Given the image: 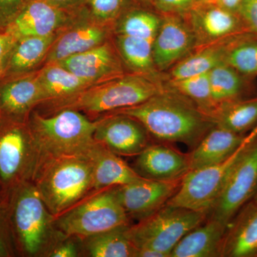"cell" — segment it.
<instances>
[{
    "instance_id": "1",
    "label": "cell",
    "mask_w": 257,
    "mask_h": 257,
    "mask_svg": "<svg viewBox=\"0 0 257 257\" xmlns=\"http://www.w3.org/2000/svg\"><path fill=\"white\" fill-rule=\"evenodd\" d=\"M111 114L138 120L162 143H182L192 149L215 126L212 116L194 101L165 87L148 100Z\"/></svg>"
},
{
    "instance_id": "2",
    "label": "cell",
    "mask_w": 257,
    "mask_h": 257,
    "mask_svg": "<svg viewBox=\"0 0 257 257\" xmlns=\"http://www.w3.org/2000/svg\"><path fill=\"white\" fill-rule=\"evenodd\" d=\"M52 116L37 111L29 114L28 124L35 155L40 152L46 160L85 156L96 143L94 135L98 120L90 121L79 111L65 109Z\"/></svg>"
},
{
    "instance_id": "3",
    "label": "cell",
    "mask_w": 257,
    "mask_h": 257,
    "mask_svg": "<svg viewBox=\"0 0 257 257\" xmlns=\"http://www.w3.org/2000/svg\"><path fill=\"white\" fill-rule=\"evenodd\" d=\"M165 88L160 80L131 72L94 84L78 94L49 101L54 110L71 109L89 114H101L141 104Z\"/></svg>"
},
{
    "instance_id": "4",
    "label": "cell",
    "mask_w": 257,
    "mask_h": 257,
    "mask_svg": "<svg viewBox=\"0 0 257 257\" xmlns=\"http://www.w3.org/2000/svg\"><path fill=\"white\" fill-rule=\"evenodd\" d=\"M36 187L52 215L60 216L93 188L92 165L85 156L46 160Z\"/></svg>"
},
{
    "instance_id": "5",
    "label": "cell",
    "mask_w": 257,
    "mask_h": 257,
    "mask_svg": "<svg viewBox=\"0 0 257 257\" xmlns=\"http://www.w3.org/2000/svg\"><path fill=\"white\" fill-rule=\"evenodd\" d=\"M46 205L36 186L28 180L10 194L8 219L15 248L28 256H35L43 247L48 231Z\"/></svg>"
},
{
    "instance_id": "6",
    "label": "cell",
    "mask_w": 257,
    "mask_h": 257,
    "mask_svg": "<svg viewBox=\"0 0 257 257\" xmlns=\"http://www.w3.org/2000/svg\"><path fill=\"white\" fill-rule=\"evenodd\" d=\"M208 215L207 211L166 204L153 215L128 226L126 234L137 249L154 250L170 257L184 235L207 220Z\"/></svg>"
},
{
    "instance_id": "7",
    "label": "cell",
    "mask_w": 257,
    "mask_h": 257,
    "mask_svg": "<svg viewBox=\"0 0 257 257\" xmlns=\"http://www.w3.org/2000/svg\"><path fill=\"white\" fill-rule=\"evenodd\" d=\"M128 224V216L111 188L76 204L57 216V227L64 234L85 237Z\"/></svg>"
},
{
    "instance_id": "8",
    "label": "cell",
    "mask_w": 257,
    "mask_h": 257,
    "mask_svg": "<svg viewBox=\"0 0 257 257\" xmlns=\"http://www.w3.org/2000/svg\"><path fill=\"white\" fill-rule=\"evenodd\" d=\"M248 143L244 140L239 150L221 163L189 171L167 204L209 213Z\"/></svg>"
},
{
    "instance_id": "9",
    "label": "cell",
    "mask_w": 257,
    "mask_h": 257,
    "mask_svg": "<svg viewBox=\"0 0 257 257\" xmlns=\"http://www.w3.org/2000/svg\"><path fill=\"white\" fill-rule=\"evenodd\" d=\"M35 157L27 121L0 118V186L7 199L28 179Z\"/></svg>"
},
{
    "instance_id": "10",
    "label": "cell",
    "mask_w": 257,
    "mask_h": 257,
    "mask_svg": "<svg viewBox=\"0 0 257 257\" xmlns=\"http://www.w3.org/2000/svg\"><path fill=\"white\" fill-rule=\"evenodd\" d=\"M257 191V136L248 142L207 218L227 228L236 214Z\"/></svg>"
},
{
    "instance_id": "11",
    "label": "cell",
    "mask_w": 257,
    "mask_h": 257,
    "mask_svg": "<svg viewBox=\"0 0 257 257\" xmlns=\"http://www.w3.org/2000/svg\"><path fill=\"white\" fill-rule=\"evenodd\" d=\"M112 32V27L96 21L83 7L58 32L44 64L56 63L99 46L109 40Z\"/></svg>"
},
{
    "instance_id": "12",
    "label": "cell",
    "mask_w": 257,
    "mask_h": 257,
    "mask_svg": "<svg viewBox=\"0 0 257 257\" xmlns=\"http://www.w3.org/2000/svg\"><path fill=\"white\" fill-rule=\"evenodd\" d=\"M197 48V37L185 16L162 14L152 42L154 63L159 72L170 70Z\"/></svg>"
},
{
    "instance_id": "13",
    "label": "cell",
    "mask_w": 257,
    "mask_h": 257,
    "mask_svg": "<svg viewBox=\"0 0 257 257\" xmlns=\"http://www.w3.org/2000/svg\"><path fill=\"white\" fill-rule=\"evenodd\" d=\"M181 182H160L141 177L111 189L127 215L140 221L165 207L177 192Z\"/></svg>"
},
{
    "instance_id": "14",
    "label": "cell",
    "mask_w": 257,
    "mask_h": 257,
    "mask_svg": "<svg viewBox=\"0 0 257 257\" xmlns=\"http://www.w3.org/2000/svg\"><path fill=\"white\" fill-rule=\"evenodd\" d=\"M195 34L198 47L248 32L237 13L217 3H197L185 15Z\"/></svg>"
},
{
    "instance_id": "15",
    "label": "cell",
    "mask_w": 257,
    "mask_h": 257,
    "mask_svg": "<svg viewBox=\"0 0 257 257\" xmlns=\"http://www.w3.org/2000/svg\"><path fill=\"white\" fill-rule=\"evenodd\" d=\"M94 138L119 156H138L149 145L150 134L138 120L111 114L98 120Z\"/></svg>"
},
{
    "instance_id": "16",
    "label": "cell",
    "mask_w": 257,
    "mask_h": 257,
    "mask_svg": "<svg viewBox=\"0 0 257 257\" xmlns=\"http://www.w3.org/2000/svg\"><path fill=\"white\" fill-rule=\"evenodd\" d=\"M56 63L93 84L106 82L126 73L114 43L110 40Z\"/></svg>"
},
{
    "instance_id": "17",
    "label": "cell",
    "mask_w": 257,
    "mask_h": 257,
    "mask_svg": "<svg viewBox=\"0 0 257 257\" xmlns=\"http://www.w3.org/2000/svg\"><path fill=\"white\" fill-rule=\"evenodd\" d=\"M74 13L56 8L45 0H29L5 32L16 40L50 36L68 25Z\"/></svg>"
},
{
    "instance_id": "18",
    "label": "cell",
    "mask_w": 257,
    "mask_h": 257,
    "mask_svg": "<svg viewBox=\"0 0 257 257\" xmlns=\"http://www.w3.org/2000/svg\"><path fill=\"white\" fill-rule=\"evenodd\" d=\"M37 71L0 81V116L27 121L34 106L43 102Z\"/></svg>"
},
{
    "instance_id": "19",
    "label": "cell",
    "mask_w": 257,
    "mask_h": 257,
    "mask_svg": "<svg viewBox=\"0 0 257 257\" xmlns=\"http://www.w3.org/2000/svg\"><path fill=\"white\" fill-rule=\"evenodd\" d=\"M135 171L143 178L175 182L190 171L188 154H183L166 143L148 145L139 154Z\"/></svg>"
},
{
    "instance_id": "20",
    "label": "cell",
    "mask_w": 257,
    "mask_h": 257,
    "mask_svg": "<svg viewBox=\"0 0 257 257\" xmlns=\"http://www.w3.org/2000/svg\"><path fill=\"white\" fill-rule=\"evenodd\" d=\"M220 256L257 257V202L246 203L228 225Z\"/></svg>"
},
{
    "instance_id": "21",
    "label": "cell",
    "mask_w": 257,
    "mask_h": 257,
    "mask_svg": "<svg viewBox=\"0 0 257 257\" xmlns=\"http://www.w3.org/2000/svg\"><path fill=\"white\" fill-rule=\"evenodd\" d=\"M86 157L92 167L93 188H112L141 178L119 155L96 142Z\"/></svg>"
},
{
    "instance_id": "22",
    "label": "cell",
    "mask_w": 257,
    "mask_h": 257,
    "mask_svg": "<svg viewBox=\"0 0 257 257\" xmlns=\"http://www.w3.org/2000/svg\"><path fill=\"white\" fill-rule=\"evenodd\" d=\"M246 137L215 125L188 154L190 170L217 165L228 160L243 145Z\"/></svg>"
},
{
    "instance_id": "23",
    "label": "cell",
    "mask_w": 257,
    "mask_h": 257,
    "mask_svg": "<svg viewBox=\"0 0 257 257\" xmlns=\"http://www.w3.org/2000/svg\"><path fill=\"white\" fill-rule=\"evenodd\" d=\"M226 229L219 221L207 218L184 235L172 250L170 257L220 256Z\"/></svg>"
},
{
    "instance_id": "24",
    "label": "cell",
    "mask_w": 257,
    "mask_h": 257,
    "mask_svg": "<svg viewBox=\"0 0 257 257\" xmlns=\"http://www.w3.org/2000/svg\"><path fill=\"white\" fill-rule=\"evenodd\" d=\"M57 33L47 37H25L15 42L5 64L3 78L23 75L37 71L44 63Z\"/></svg>"
},
{
    "instance_id": "25",
    "label": "cell",
    "mask_w": 257,
    "mask_h": 257,
    "mask_svg": "<svg viewBox=\"0 0 257 257\" xmlns=\"http://www.w3.org/2000/svg\"><path fill=\"white\" fill-rule=\"evenodd\" d=\"M209 80L214 109L227 101L257 96L255 78L245 77L226 63L216 66L209 72Z\"/></svg>"
},
{
    "instance_id": "26",
    "label": "cell",
    "mask_w": 257,
    "mask_h": 257,
    "mask_svg": "<svg viewBox=\"0 0 257 257\" xmlns=\"http://www.w3.org/2000/svg\"><path fill=\"white\" fill-rule=\"evenodd\" d=\"M162 13L150 0H134L113 25L115 35L139 37L153 42L162 22Z\"/></svg>"
},
{
    "instance_id": "27",
    "label": "cell",
    "mask_w": 257,
    "mask_h": 257,
    "mask_svg": "<svg viewBox=\"0 0 257 257\" xmlns=\"http://www.w3.org/2000/svg\"><path fill=\"white\" fill-rule=\"evenodd\" d=\"M36 73L43 92V102L69 97L94 85L57 63L44 64Z\"/></svg>"
},
{
    "instance_id": "28",
    "label": "cell",
    "mask_w": 257,
    "mask_h": 257,
    "mask_svg": "<svg viewBox=\"0 0 257 257\" xmlns=\"http://www.w3.org/2000/svg\"><path fill=\"white\" fill-rule=\"evenodd\" d=\"M230 37L198 47L170 69L169 81L207 73L216 66L225 63Z\"/></svg>"
},
{
    "instance_id": "29",
    "label": "cell",
    "mask_w": 257,
    "mask_h": 257,
    "mask_svg": "<svg viewBox=\"0 0 257 257\" xmlns=\"http://www.w3.org/2000/svg\"><path fill=\"white\" fill-rule=\"evenodd\" d=\"M211 116L216 126L237 135H247L257 126V96L219 104Z\"/></svg>"
},
{
    "instance_id": "30",
    "label": "cell",
    "mask_w": 257,
    "mask_h": 257,
    "mask_svg": "<svg viewBox=\"0 0 257 257\" xmlns=\"http://www.w3.org/2000/svg\"><path fill=\"white\" fill-rule=\"evenodd\" d=\"M114 45L124 67L131 73L158 79L152 55V42L139 37L115 35Z\"/></svg>"
},
{
    "instance_id": "31",
    "label": "cell",
    "mask_w": 257,
    "mask_h": 257,
    "mask_svg": "<svg viewBox=\"0 0 257 257\" xmlns=\"http://www.w3.org/2000/svg\"><path fill=\"white\" fill-rule=\"evenodd\" d=\"M225 63L250 78L257 76V35L244 32L229 38Z\"/></svg>"
},
{
    "instance_id": "32",
    "label": "cell",
    "mask_w": 257,
    "mask_h": 257,
    "mask_svg": "<svg viewBox=\"0 0 257 257\" xmlns=\"http://www.w3.org/2000/svg\"><path fill=\"white\" fill-rule=\"evenodd\" d=\"M128 226L110 230L90 236L87 243V250L90 256H136L137 248L126 234V229Z\"/></svg>"
},
{
    "instance_id": "33",
    "label": "cell",
    "mask_w": 257,
    "mask_h": 257,
    "mask_svg": "<svg viewBox=\"0 0 257 257\" xmlns=\"http://www.w3.org/2000/svg\"><path fill=\"white\" fill-rule=\"evenodd\" d=\"M165 87L178 92L197 104L207 114H212L214 106L211 99L209 72L169 81Z\"/></svg>"
},
{
    "instance_id": "34",
    "label": "cell",
    "mask_w": 257,
    "mask_h": 257,
    "mask_svg": "<svg viewBox=\"0 0 257 257\" xmlns=\"http://www.w3.org/2000/svg\"><path fill=\"white\" fill-rule=\"evenodd\" d=\"M134 0H86L84 8L99 23L112 27Z\"/></svg>"
},
{
    "instance_id": "35",
    "label": "cell",
    "mask_w": 257,
    "mask_h": 257,
    "mask_svg": "<svg viewBox=\"0 0 257 257\" xmlns=\"http://www.w3.org/2000/svg\"><path fill=\"white\" fill-rule=\"evenodd\" d=\"M154 8L162 14L185 16L197 4V0H150Z\"/></svg>"
},
{
    "instance_id": "36",
    "label": "cell",
    "mask_w": 257,
    "mask_h": 257,
    "mask_svg": "<svg viewBox=\"0 0 257 257\" xmlns=\"http://www.w3.org/2000/svg\"><path fill=\"white\" fill-rule=\"evenodd\" d=\"M8 204L0 206V257L15 254V246L8 219Z\"/></svg>"
},
{
    "instance_id": "37",
    "label": "cell",
    "mask_w": 257,
    "mask_h": 257,
    "mask_svg": "<svg viewBox=\"0 0 257 257\" xmlns=\"http://www.w3.org/2000/svg\"><path fill=\"white\" fill-rule=\"evenodd\" d=\"M29 0H0V32H5Z\"/></svg>"
},
{
    "instance_id": "38",
    "label": "cell",
    "mask_w": 257,
    "mask_h": 257,
    "mask_svg": "<svg viewBox=\"0 0 257 257\" xmlns=\"http://www.w3.org/2000/svg\"><path fill=\"white\" fill-rule=\"evenodd\" d=\"M236 13L248 31L257 35V0H241Z\"/></svg>"
},
{
    "instance_id": "39",
    "label": "cell",
    "mask_w": 257,
    "mask_h": 257,
    "mask_svg": "<svg viewBox=\"0 0 257 257\" xmlns=\"http://www.w3.org/2000/svg\"><path fill=\"white\" fill-rule=\"evenodd\" d=\"M17 40L7 32H0V60L5 64Z\"/></svg>"
},
{
    "instance_id": "40",
    "label": "cell",
    "mask_w": 257,
    "mask_h": 257,
    "mask_svg": "<svg viewBox=\"0 0 257 257\" xmlns=\"http://www.w3.org/2000/svg\"><path fill=\"white\" fill-rule=\"evenodd\" d=\"M47 3L58 9L74 13L83 8L86 0H45Z\"/></svg>"
},
{
    "instance_id": "41",
    "label": "cell",
    "mask_w": 257,
    "mask_h": 257,
    "mask_svg": "<svg viewBox=\"0 0 257 257\" xmlns=\"http://www.w3.org/2000/svg\"><path fill=\"white\" fill-rule=\"evenodd\" d=\"M52 257H75L77 256V248L72 242H67L54 250L50 254Z\"/></svg>"
},
{
    "instance_id": "42",
    "label": "cell",
    "mask_w": 257,
    "mask_h": 257,
    "mask_svg": "<svg viewBox=\"0 0 257 257\" xmlns=\"http://www.w3.org/2000/svg\"><path fill=\"white\" fill-rule=\"evenodd\" d=\"M241 0H216V3L225 9L236 13Z\"/></svg>"
},
{
    "instance_id": "43",
    "label": "cell",
    "mask_w": 257,
    "mask_h": 257,
    "mask_svg": "<svg viewBox=\"0 0 257 257\" xmlns=\"http://www.w3.org/2000/svg\"><path fill=\"white\" fill-rule=\"evenodd\" d=\"M8 202V200L5 198L4 194H3V189H2L1 186H0V206L7 204Z\"/></svg>"
},
{
    "instance_id": "44",
    "label": "cell",
    "mask_w": 257,
    "mask_h": 257,
    "mask_svg": "<svg viewBox=\"0 0 257 257\" xmlns=\"http://www.w3.org/2000/svg\"><path fill=\"white\" fill-rule=\"evenodd\" d=\"M4 71H5V64L3 61L0 60V81L2 80L3 78V76H4Z\"/></svg>"
},
{
    "instance_id": "45",
    "label": "cell",
    "mask_w": 257,
    "mask_h": 257,
    "mask_svg": "<svg viewBox=\"0 0 257 257\" xmlns=\"http://www.w3.org/2000/svg\"><path fill=\"white\" fill-rule=\"evenodd\" d=\"M216 0H197V3H216Z\"/></svg>"
},
{
    "instance_id": "46",
    "label": "cell",
    "mask_w": 257,
    "mask_h": 257,
    "mask_svg": "<svg viewBox=\"0 0 257 257\" xmlns=\"http://www.w3.org/2000/svg\"><path fill=\"white\" fill-rule=\"evenodd\" d=\"M252 200L255 201V202H257V191L256 194H255L254 197H253Z\"/></svg>"
},
{
    "instance_id": "47",
    "label": "cell",
    "mask_w": 257,
    "mask_h": 257,
    "mask_svg": "<svg viewBox=\"0 0 257 257\" xmlns=\"http://www.w3.org/2000/svg\"><path fill=\"white\" fill-rule=\"evenodd\" d=\"M0 118H1V116H0Z\"/></svg>"
}]
</instances>
